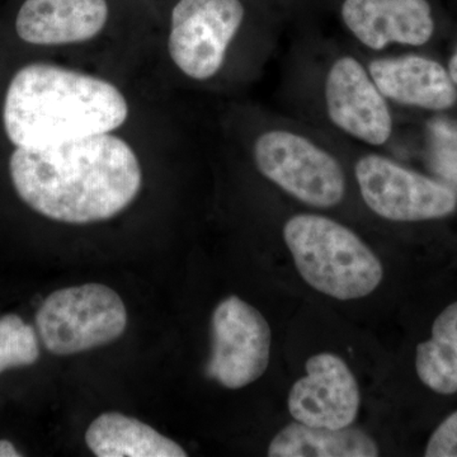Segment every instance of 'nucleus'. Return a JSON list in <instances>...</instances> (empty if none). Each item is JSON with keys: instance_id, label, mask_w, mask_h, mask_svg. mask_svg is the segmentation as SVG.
<instances>
[{"instance_id": "1", "label": "nucleus", "mask_w": 457, "mask_h": 457, "mask_svg": "<svg viewBox=\"0 0 457 457\" xmlns=\"http://www.w3.org/2000/svg\"><path fill=\"white\" fill-rule=\"evenodd\" d=\"M9 170L31 209L68 224L113 218L135 200L143 182L134 150L110 132L37 149L17 147Z\"/></svg>"}, {"instance_id": "2", "label": "nucleus", "mask_w": 457, "mask_h": 457, "mask_svg": "<svg viewBox=\"0 0 457 457\" xmlns=\"http://www.w3.org/2000/svg\"><path fill=\"white\" fill-rule=\"evenodd\" d=\"M129 106L113 84L60 66L21 69L5 95L3 121L17 147H46L116 130Z\"/></svg>"}, {"instance_id": "3", "label": "nucleus", "mask_w": 457, "mask_h": 457, "mask_svg": "<svg viewBox=\"0 0 457 457\" xmlns=\"http://www.w3.org/2000/svg\"><path fill=\"white\" fill-rule=\"evenodd\" d=\"M285 245L303 281L337 300L374 293L384 278L378 255L353 230L319 213H296L282 228Z\"/></svg>"}, {"instance_id": "4", "label": "nucleus", "mask_w": 457, "mask_h": 457, "mask_svg": "<svg viewBox=\"0 0 457 457\" xmlns=\"http://www.w3.org/2000/svg\"><path fill=\"white\" fill-rule=\"evenodd\" d=\"M314 135L294 125L273 126L253 143L255 167L264 179L312 209H332L347 191L339 159Z\"/></svg>"}, {"instance_id": "5", "label": "nucleus", "mask_w": 457, "mask_h": 457, "mask_svg": "<svg viewBox=\"0 0 457 457\" xmlns=\"http://www.w3.org/2000/svg\"><path fill=\"white\" fill-rule=\"evenodd\" d=\"M36 326L47 351L69 356L120 338L128 326V312L108 286H74L55 291L42 303Z\"/></svg>"}, {"instance_id": "6", "label": "nucleus", "mask_w": 457, "mask_h": 457, "mask_svg": "<svg viewBox=\"0 0 457 457\" xmlns=\"http://www.w3.org/2000/svg\"><path fill=\"white\" fill-rule=\"evenodd\" d=\"M353 173L363 203L385 220H437L457 210L455 189L389 156L366 153L354 162Z\"/></svg>"}, {"instance_id": "7", "label": "nucleus", "mask_w": 457, "mask_h": 457, "mask_svg": "<svg viewBox=\"0 0 457 457\" xmlns=\"http://www.w3.org/2000/svg\"><path fill=\"white\" fill-rule=\"evenodd\" d=\"M321 104L337 131L371 147H383L394 137L389 101L378 88L368 65L359 56L338 53L321 77Z\"/></svg>"}, {"instance_id": "8", "label": "nucleus", "mask_w": 457, "mask_h": 457, "mask_svg": "<svg viewBox=\"0 0 457 457\" xmlns=\"http://www.w3.org/2000/svg\"><path fill=\"white\" fill-rule=\"evenodd\" d=\"M245 17L240 0H179L171 12L174 64L192 79H212L224 66Z\"/></svg>"}, {"instance_id": "9", "label": "nucleus", "mask_w": 457, "mask_h": 457, "mask_svg": "<svg viewBox=\"0 0 457 457\" xmlns=\"http://www.w3.org/2000/svg\"><path fill=\"white\" fill-rule=\"evenodd\" d=\"M210 378L227 389L254 383L269 368L272 333L266 318L237 296L222 300L212 314Z\"/></svg>"}, {"instance_id": "10", "label": "nucleus", "mask_w": 457, "mask_h": 457, "mask_svg": "<svg viewBox=\"0 0 457 457\" xmlns=\"http://www.w3.org/2000/svg\"><path fill=\"white\" fill-rule=\"evenodd\" d=\"M306 375L291 387L288 411L296 422L318 428H347L359 414L361 395L353 372L337 354H315Z\"/></svg>"}, {"instance_id": "11", "label": "nucleus", "mask_w": 457, "mask_h": 457, "mask_svg": "<svg viewBox=\"0 0 457 457\" xmlns=\"http://www.w3.org/2000/svg\"><path fill=\"white\" fill-rule=\"evenodd\" d=\"M341 18L352 37L374 54L396 45L423 46L436 31L429 0H343Z\"/></svg>"}, {"instance_id": "12", "label": "nucleus", "mask_w": 457, "mask_h": 457, "mask_svg": "<svg viewBox=\"0 0 457 457\" xmlns=\"http://www.w3.org/2000/svg\"><path fill=\"white\" fill-rule=\"evenodd\" d=\"M389 104L444 112L457 104V86L440 62L429 57L378 55L366 62Z\"/></svg>"}, {"instance_id": "13", "label": "nucleus", "mask_w": 457, "mask_h": 457, "mask_svg": "<svg viewBox=\"0 0 457 457\" xmlns=\"http://www.w3.org/2000/svg\"><path fill=\"white\" fill-rule=\"evenodd\" d=\"M106 0H26L17 14L16 29L33 45L88 41L106 25Z\"/></svg>"}, {"instance_id": "14", "label": "nucleus", "mask_w": 457, "mask_h": 457, "mask_svg": "<svg viewBox=\"0 0 457 457\" xmlns=\"http://www.w3.org/2000/svg\"><path fill=\"white\" fill-rule=\"evenodd\" d=\"M89 450L98 457H186L177 442L152 427L108 411L96 418L86 433Z\"/></svg>"}, {"instance_id": "15", "label": "nucleus", "mask_w": 457, "mask_h": 457, "mask_svg": "<svg viewBox=\"0 0 457 457\" xmlns=\"http://www.w3.org/2000/svg\"><path fill=\"white\" fill-rule=\"evenodd\" d=\"M270 457H375L378 444L361 429L318 428L294 422L270 444Z\"/></svg>"}, {"instance_id": "16", "label": "nucleus", "mask_w": 457, "mask_h": 457, "mask_svg": "<svg viewBox=\"0 0 457 457\" xmlns=\"http://www.w3.org/2000/svg\"><path fill=\"white\" fill-rule=\"evenodd\" d=\"M416 370L432 392L457 393V302L436 318L431 338L417 345Z\"/></svg>"}, {"instance_id": "17", "label": "nucleus", "mask_w": 457, "mask_h": 457, "mask_svg": "<svg viewBox=\"0 0 457 457\" xmlns=\"http://www.w3.org/2000/svg\"><path fill=\"white\" fill-rule=\"evenodd\" d=\"M40 357L35 329L18 315L0 317V374L33 365Z\"/></svg>"}, {"instance_id": "18", "label": "nucleus", "mask_w": 457, "mask_h": 457, "mask_svg": "<svg viewBox=\"0 0 457 457\" xmlns=\"http://www.w3.org/2000/svg\"><path fill=\"white\" fill-rule=\"evenodd\" d=\"M432 170L451 188L457 189V122L436 119L429 123Z\"/></svg>"}, {"instance_id": "19", "label": "nucleus", "mask_w": 457, "mask_h": 457, "mask_svg": "<svg viewBox=\"0 0 457 457\" xmlns=\"http://www.w3.org/2000/svg\"><path fill=\"white\" fill-rule=\"evenodd\" d=\"M425 456L457 457V411L450 414L432 433Z\"/></svg>"}, {"instance_id": "20", "label": "nucleus", "mask_w": 457, "mask_h": 457, "mask_svg": "<svg viewBox=\"0 0 457 457\" xmlns=\"http://www.w3.org/2000/svg\"><path fill=\"white\" fill-rule=\"evenodd\" d=\"M22 453H20L13 446L11 441L2 440L0 441V457H21Z\"/></svg>"}, {"instance_id": "21", "label": "nucleus", "mask_w": 457, "mask_h": 457, "mask_svg": "<svg viewBox=\"0 0 457 457\" xmlns=\"http://www.w3.org/2000/svg\"><path fill=\"white\" fill-rule=\"evenodd\" d=\"M447 71H449L453 83H455L457 86V47L456 50L453 51V55L450 57L449 65H447Z\"/></svg>"}]
</instances>
